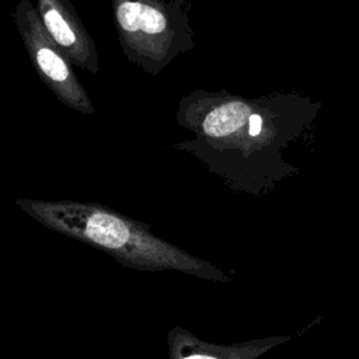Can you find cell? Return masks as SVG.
Returning a JSON list of instances; mask_svg holds the SVG:
<instances>
[{
    "mask_svg": "<svg viewBox=\"0 0 359 359\" xmlns=\"http://www.w3.org/2000/svg\"><path fill=\"white\" fill-rule=\"evenodd\" d=\"M185 359H216L213 356H206V355H194V356H188Z\"/></svg>",
    "mask_w": 359,
    "mask_h": 359,
    "instance_id": "6",
    "label": "cell"
},
{
    "mask_svg": "<svg viewBox=\"0 0 359 359\" xmlns=\"http://www.w3.org/2000/svg\"><path fill=\"white\" fill-rule=\"evenodd\" d=\"M118 41L126 59L157 76L194 46L185 0H111Z\"/></svg>",
    "mask_w": 359,
    "mask_h": 359,
    "instance_id": "2",
    "label": "cell"
},
{
    "mask_svg": "<svg viewBox=\"0 0 359 359\" xmlns=\"http://www.w3.org/2000/svg\"><path fill=\"white\" fill-rule=\"evenodd\" d=\"M39 18L69 62L95 74L100 70L97 48L72 0H36Z\"/></svg>",
    "mask_w": 359,
    "mask_h": 359,
    "instance_id": "4",
    "label": "cell"
},
{
    "mask_svg": "<svg viewBox=\"0 0 359 359\" xmlns=\"http://www.w3.org/2000/svg\"><path fill=\"white\" fill-rule=\"evenodd\" d=\"M14 22L25 50L45 86L67 108L93 115V101L79 81L73 65L46 32L36 7L29 0H20L14 13Z\"/></svg>",
    "mask_w": 359,
    "mask_h": 359,
    "instance_id": "3",
    "label": "cell"
},
{
    "mask_svg": "<svg viewBox=\"0 0 359 359\" xmlns=\"http://www.w3.org/2000/svg\"><path fill=\"white\" fill-rule=\"evenodd\" d=\"M261 116L259 115H255V114H252L251 116H250V119H248V132H250V135L251 136H255V135H258L259 133V130H261Z\"/></svg>",
    "mask_w": 359,
    "mask_h": 359,
    "instance_id": "5",
    "label": "cell"
},
{
    "mask_svg": "<svg viewBox=\"0 0 359 359\" xmlns=\"http://www.w3.org/2000/svg\"><path fill=\"white\" fill-rule=\"evenodd\" d=\"M15 203L43 226L107 251L140 269L188 271L192 259L153 236L143 224L98 203L17 199Z\"/></svg>",
    "mask_w": 359,
    "mask_h": 359,
    "instance_id": "1",
    "label": "cell"
}]
</instances>
